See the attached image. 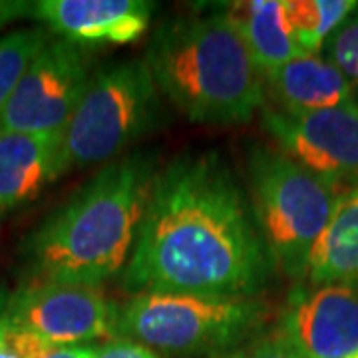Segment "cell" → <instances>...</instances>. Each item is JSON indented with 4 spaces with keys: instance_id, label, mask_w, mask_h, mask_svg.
<instances>
[{
    "instance_id": "14",
    "label": "cell",
    "mask_w": 358,
    "mask_h": 358,
    "mask_svg": "<svg viewBox=\"0 0 358 358\" xmlns=\"http://www.w3.org/2000/svg\"><path fill=\"white\" fill-rule=\"evenodd\" d=\"M307 281L317 287L358 291V183L336 195L331 219L308 261Z\"/></svg>"
},
{
    "instance_id": "23",
    "label": "cell",
    "mask_w": 358,
    "mask_h": 358,
    "mask_svg": "<svg viewBox=\"0 0 358 358\" xmlns=\"http://www.w3.org/2000/svg\"><path fill=\"white\" fill-rule=\"evenodd\" d=\"M6 299L8 294L0 291V341L6 336Z\"/></svg>"
},
{
    "instance_id": "18",
    "label": "cell",
    "mask_w": 358,
    "mask_h": 358,
    "mask_svg": "<svg viewBox=\"0 0 358 358\" xmlns=\"http://www.w3.org/2000/svg\"><path fill=\"white\" fill-rule=\"evenodd\" d=\"M327 60L333 62L358 94V13H352L327 40Z\"/></svg>"
},
{
    "instance_id": "11",
    "label": "cell",
    "mask_w": 358,
    "mask_h": 358,
    "mask_svg": "<svg viewBox=\"0 0 358 358\" xmlns=\"http://www.w3.org/2000/svg\"><path fill=\"white\" fill-rule=\"evenodd\" d=\"M148 0H40L34 16L62 40L84 44H129L140 40L152 22Z\"/></svg>"
},
{
    "instance_id": "9",
    "label": "cell",
    "mask_w": 358,
    "mask_h": 358,
    "mask_svg": "<svg viewBox=\"0 0 358 358\" xmlns=\"http://www.w3.org/2000/svg\"><path fill=\"white\" fill-rule=\"evenodd\" d=\"M115 313L98 289L30 282L6 299V327L52 346H78L115 334Z\"/></svg>"
},
{
    "instance_id": "16",
    "label": "cell",
    "mask_w": 358,
    "mask_h": 358,
    "mask_svg": "<svg viewBox=\"0 0 358 358\" xmlns=\"http://www.w3.org/2000/svg\"><path fill=\"white\" fill-rule=\"evenodd\" d=\"M357 6L355 0H287L285 13L294 42L305 54H317Z\"/></svg>"
},
{
    "instance_id": "2",
    "label": "cell",
    "mask_w": 358,
    "mask_h": 358,
    "mask_svg": "<svg viewBox=\"0 0 358 358\" xmlns=\"http://www.w3.org/2000/svg\"><path fill=\"white\" fill-rule=\"evenodd\" d=\"M154 152L122 155L22 243L32 282L98 289L128 265L157 173Z\"/></svg>"
},
{
    "instance_id": "25",
    "label": "cell",
    "mask_w": 358,
    "mask_h": 358,
    "mask_svg": "<svg viewBox=\"0 0 358 358\" xmlns=\"http://www.w3.org/2000/svg\"><path fill=\"white\" fill-rule=\"evenodd\" d=\"M348 358H358V352H357V355H352V357H348Z\"/></svg>"
},
{
    "instance_id": "22",
    "label": "cell",
    "mask_w": 358,
    "mask_h": 358,
    "mask_svg": "<svg viewBox=\"0 0 358 358\" xmlns=\"http://www.w3.org/2000/svg\"><path fill=\"white\" fill-rule=\"evenodd\" d=\"M96 348L94 346L78 345V346H54L44 357L40 358H94Z\"/></svg>"
},
{
    "instance_id": "5",
    "label": "cell",
    "mask_w": 358,
    "mask_h": 358,
    "mask_svg": "<svg viewBox=\"0 0 358 358\" xmlns=\"http://www.w3.org/2000/svg\"><path fill=\"white\" fill-rule=\"evenodd\" d=\"M164 120L162 96L145 58L108 66L90 78L62 131L64 173L122 157Z\"/></svg>"
},
{
    "instance_id": "21",
    "label": "cell",
    "mask_w": 358,
    "mask_h": 358,
    "mask_svg": "<svg viewBox=\"0 0 358 358\" xmlns=\"http://www.w3.org/2000/svg\"><path fill=\"white\" fill-rule=\"evenodd\" d=\"M26 16H34V2L26 0H0V28L14 20H22Z\"/></svg>"
},
{
    "instance_id": "3",
    "label": "cell",
    "mask_w": 358,
    "mask_h": 358,
    "mask_svg": "<svg viewBox=\"0 0 358 358\" xmlns=\"http://www.w3.org/2000/svg\"><path fill=\"white\" fill-rule=\"evenodd\" d=\"M145 62L157 90L195 124H245L265 106V78L223 10L157 26Z\"/></svg>"
},
{
    "instance_id": "13",
    "label": "cell",
    "mask_w": 358,
    "mask_h": 358,
    "mask_svg": "<svg viewBox=\"0 0 358 358\" xmlns=\"http://www.w3.org/2000/svg\"><path fill=\"white\" fill-rule=\"evenodd\" d=\"M281 112L291 115L310 114L357 100L355 88L345 74L317 54L301 56L265 76Z\"/></svg>"
},
{
    "instance_id": "15",
    "label": "cell",
    "mask_w": 358,
    "mask_h": 358,
    "mask_svg": "<svg viewBox=\"0 0 358 358\" xmlns=\"http://www.w3.org/2000/svg\"><path fill=\"white\" fill-rule=\"evenodd\" d=\"M223 13L241 34L263 78L301 56H307L294 42L285 13V0L237 2Z\"/></svg>"
},
{
    "instance_id": "24",
    "label": "cell",
    "mask_w": 358,
    "mask_h": 358,
    "mask_svg": "<svg viewBox=\"0 0 358 358\" xmlns=\"http://www.w3.org/2000/svg\"><path fill=\"white\" fill-rule=\"evenodd\" d=\"M0 358H20V355L6 343V338H2L0 341Z\"/></svg>"
},
{
    "instance_id": "8",
    "label": "cell",
    "mask_w": 358,
    "mask_h": 358,
    "mask_svg": "<svg viewBox=\"0 0 358 358\" xmlns=\"http://www.w3.org/2000/svg\"><path fill=\"white\" fill-rule=\"evenodd\" d=\"M261 124L282 154L336 193L358 183V100L301 115L263 106Z\"/></svg>"
},
{
    "instance_id": "4",
    "label": "cell",
    "mask_w": 358,
    "mask_h": 358,
    "mask_svg": "<svg viewBox=\"0 0 358 358\" xmlns=\"http://www.w3.org/2000/svg\"><path fill=\"white\" fill-rule=\"evenodd\" d=\"M247 193L275 267L293 281L307 279L313 247L324 231L336 189L279 148L247 150Z\"/></svg>"
},
{
    "instance_id": "12",
    "label": "cell",
    "mask_w": 358,
    "mask_h": 358,
    "mask_svg": "<svg viewBox=\"0 0 358 358\" xmlns=\"http://www.w3.org/2000/svg\"><path fill=\"white\" fill-rule=\"evenodd\" d=\"M60 176L62 136L0 131V211L34 201Z\"/></svg>"
},
{
    "instance_id": "17",
    "label": "cell",
    "mask_w": 358,
    "mask_h": 358,
    "mask_svg": "<svg viewBox=\"0 0 358 358\" xmlns=\"http://www.w3.org/2000/svg\"><path fill=\"white\" fill-rule=\"evenodd\" d=\"M48 42L44 28H18L0 36V114Z\"/></svg>"
},
{
    "instance_id": "10",
    "label": "cell",
    "mask_w": 358,
    "mask_h": 358,
    "mask_svg": "<svg viewBox=\"0 0 358 358\" xmlns=\"http://www.w3.org/2000/svg\"><path fill=\"white\" fill-rule=\"evenodd\" d=\"M277 334L303 358H348L358 352V291L317 287L294 291Z\"/></svg>"
},
{
    "instance_id": "1",
    "label": "cell",
    "mask_w": 358,
    "mask_h": 358,
    "mask_svg": "<svg viewBox=\"0 0 358 358\" xmlns=\"http://www.w3.org/2000/svg\"><path fill=\"white\" fill-rule=\"evenodd\" d=\"M275 271L247 189L217 152H201L157 169L120 279L134 294L255 299Z\"/></svg>"
},
{
    "instance_id": "7",
    "label": "cell",
    "mask_w": 358,
    "mask_h": 358,
    "mask_svg": "<svg viewBox=\"0 0 358 358\" xmlns=\"http://www.w3.org/2000/svg\"><path fill=\"white\" fill-rule=\"evenodd\" d=\"M86 52L52 40L30 64L0 114V131L62 136L90 84Z\"/></svg>"
},
{
    "instance_id": "20",
    "label": "cell",
    "mask_w": 358,
    "mask_h": 358,
    "mask_svg": "<svg viewBox=\"0 0 358 358\" xmlns=\"http://www.w3.org/2000/svg\"><path fill=\"white\" fill-rule=\"evenodd\" d=\"M94 358H159L150 346L140 345L129 338H114L100 348H96Z\"/></svg>"
},
{
    "instance_id": "6",
    "label": "cell",
    "mask_w": 358,
    "mask_h": 358,
    "mask_svg": "<svg viewBox=\"0 0 358 358\" xmlns=\"http://www.w3.org/2000/svg\"><path fill=\"white\" fill-rule=\"evenodd\" d=\"M265 315L257 299L140 293L117 307L115 334L167 355H211L255 334Z\"/></svg>"
},
{
    "instance_id": "19",
    "label": "cell",
    "mask_w": 358,
    "mask_h": 358,
    "mask_svg": "<svg viewBox=\"0 0 358 358\" xmlns=\"http://www.w3.org/2000/svg\"><path fill=\"white\" fill-rule=\"evenodd\" d=\"M233 358H303L293 346L289 345L281 334L273 333L268 338H263L255 345L239 350Z\"/></svg>"
}]
</instances>
